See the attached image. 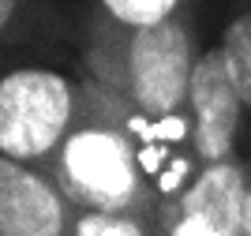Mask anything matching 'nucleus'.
<instances>
[{
	"label": "nucleus",
	"mask_w": 251,
	"mask_h": 236,
	"mask_svg": "<svg viewBox=\"0 0 251 236\" xmlns=\"http://www.w3.org/2000/svg\"><path fill=\"white\" fill-rule=\"evenodd\" d=\"M244 157H248V236H251V139H248V150H244Z\"/></svg>",
	"instance_id": "11"
},
{
	"label": "nucleus",
	"mask_w": 251,
	"mask_h": 236,
	"mask_svg": "<svg viewBox=\"0 0 251 236\" xmlns=\"http://www.w3.org/2000/svg\"><path fill=\"white\" fill-rule=\"evenodd\" d=\"M11 60V56H4V52H0V68H4V64H8Z\"/></svg>",
	"instance_id": "12"
},
{
	"label": "nucleus",
	"mask_w": 251,
	"mask_h": 236,
	"mask_svg": "<svg viewBox=\"0 0 251 236\" xmlns=\"http://www.w3.org/2000/svg\"><path fill=\"white\" fill-rule=\"evenodd\" d=\"M75 56H11L0 68V154L49 169L86 109Z\"/></svg>",
	"instance_id": "3"
},
{
	"label": "nucleus",
	"mask_w": 251,
	"mask_h": 236,
	"mask_svg": "<svg viewBox=\"0 0 251 236\" xmlns=\"http://www.w3.org/2000/svg\"><path fill=\"white\" fill-rule=\"evenodd\" d=\"M188 4H195V0H86L90 26H105V30L150 26V23H161L165 15L188 8Z\"/></svg>",
	"instance_id": "9"
},
{
	"label": "nucleus",
	"mask_w": 251,
	"mask_h": 236,
	"mask_svg": "<svg viewBox=\"0 0 251 236\" xmlns=\"http://www.w3.org/2000/svg\"><path fill=\"white\" fill-rule=\"evenodd\" d=\"M90 82V79H86ZM56 184L79 210H150L161 214L150 180L139 161L135 135L127 128L124 105L90 82L86 109L49 165Z\"/></svg>",
	"instance_id": "2"
},
{
	"label": "nucleus",
	"mask_w": 251,
	"mask_h": 236,
	"mask_svg": "<svg viewBox=\"0 0 251 236\" xmlns=\"http://www.w3.org/2000/svg\"><path fill=\"white\" fill-rule=\"evenodd\" d=\"M75 210L49 169L0 154V236H72Z\"/></svg>",
	"instance_id": "6"
},
{
	"label": "nucleus",
	"mask_w": 251,
	"mask_h": 236,
	"mask_svg": "<svg viewBox=\"0 0 251 236\" xmlns=\"http://www.w3.org/2000/svg\"><path fill=\"white\" fill-rule=\"evenodd\" d=\"M72 236H169L150 210H75Z\"/></svg>",
	"instance_id": "10"
},
{
	"label": "nucleus",
	"mask_w": 251,
	"mask_h": 236,
	"mask_svg": "<svg viewBox=\"0 0 251 236\" xmlns=\"http://www.w3.org/2000/svg\"><path fill=\"white\" fill-rule=\"evenodd\" d=\"M214 38L221 45L229 79H232L244 109H248V120H251V0H225V11H221V23L214 30Z\"/></svg>",
	"instance_id": "8"
},
{
	"label": "nucleus",
	"mask_w": 251,
	"mask_h": 236,
	"mask_svg": "<svg viewBox=\"0 0 251 236\" xmlns=\"http://www.w3.org/2000/svg\"><path fill=\"white\" fill-rule=\"evenodd\" d=\"M206 11L210 0H195L135 30H105L86 23L79 68L139 116L157 124L184 120L195 60L206 45Z\"/></svg>",
	"instance_id": "1"
},
{
	"label": "nucleus",
	"mask_w": 251,
	"mask_h": 236,
	"mask_svg": "<svg viewBox=\"0 0 251 236\" xmlns=\"http://www.w3.org/2000/svg\"><path fill=\"white\" fill-rule=\"evenodd\" d=\"M161 221L169 236H248V157L202 165Z\"/></svg>",
	"instance_id": "5"
},
{
	"label": "nucleus",
	"mask_w": 251,
	"mask_h": 236,
	"mask_svg": "<svg viewBox=\"0 0 251 236\" xmlns=\"http://www.w3.org/2000/svg\"><path fill=\"white\" fill-rule=\"evenodd\" d=\"M188 135L199 165L232 161V157H244L248 150L251 120L229 79L218 38H206L199 60H195V75H191L188 90Z\"/></svg>",
	"instance_id": "4"
},
{
	"label": "nucleus",
	"mask_w": 251,
	"mask_h": 236,
	"mask_svg": "<svg viewBox=\"0 0 251 236\" xmlns=\"http://www.w3.org/2000/svg\"><path fill=\"white\" fill-rule=\"evenodd\" d=\"M86 23V0H0V52L79 60Z\"/></svg>",
	"instance_id": "7"
}]
</instances>
